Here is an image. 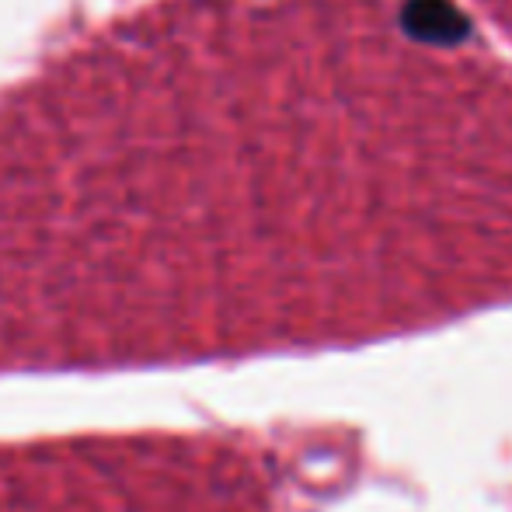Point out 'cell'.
Returning <instances> with one entry per match:
<instances>
[{"label":"cell","mask_w":512,"mask_h":512,"mask_svg":"<svg viewBox=\"0 0 512 512\" xmlns=\"http://www.w3.org/2000/svg\"><path fill=\"white\" fill-rule=\"evenodd\" d=\"M488 18H495V25L506 35H512V0H474Z\"/></svg>","instance_id":"obj_1"}]
</instances>
